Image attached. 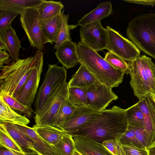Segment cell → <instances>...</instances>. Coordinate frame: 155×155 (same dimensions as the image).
I'll list each match as a JSON object with an SVG mask.
<instances>
[{
  "label": "cell",
  "mask_w": 155,
  "mask_h": 155,
  "mask_svg": "<svg viewBox=\"0 0 155 155\" xmlns=\"http://www.w3.org/2000/svg\"><path fill=\"white\" fill-rule=\"evenodd\" d=\"M125 113L126 109L114 106L102 110L98 117L68 134L101 143L110 139L119 141L128 126Z\"/></svg>",
  "instance_id": "6da1fadb"
},
{
  "label": "cell",
  "mask_w": 155,
  "mask_h": 155,
  "mask_svg": "<svg viewBox=\"0 0 155 155\" xmlns=\"http://www.w3.org/2000/svg\"><path fill=\"white\" fill-rule=\"evenodd\" d=\"M77 50L80 63L100 82L112 88L122 82L124 74L114 68L82 41L77 44Z\"/></svg>",
  "instance_id": "7a4b0ae2"
},
{
  "label": "cell",
  "mask_w": 155,
  "mask_h": 155,
  "mask_svg": "<svg viewBox=\"0 0 155 155\" xmlns=\"http://www.w3.org/2000/svg\"><path fill=\"white\" fill-rule=\"evenodd\" d=\"M126 32L129 40L155 60V13L135 17L129 22Z\"/></svg>",
  "instance_id": "3957f363"
},
{
  "label": "cell",
  "mask_w": 155,
  "mask_h": 155,
  "mask_svg": "<svg viewBox=\"0 0 155 155\" xmlns=\"http://www.w3.org/2000/svg\"><path fill=\"white\" fill-rule=\"evenodd\" d=\"M35 58L34 56L14 61L1 68L0 97H16L33 68Z\"/></svg>",
  "instance_id": "277c9868"
},
{
  "label": "cell",
  "mask_w": 155,
  "mask_h": 155,
  "mask_svg": "<svg viewBox=\"0 0 155 155\" xmlns=\"http://www.w3.org/2000/svg\"><path fill=\"white\" fill-rule=\"evenodd\" d=\"M48 66V70L35 97V115L41 111L58 88L66 82L67 71L64 66L59 67L56 64H49Z\"/></svg>",
  "instance_id": "5b68a950"
},
{
  "label": "cell",
  "mask_w": 155,
  "mask_h": 155,
  "mask_svg": "<svg viewBox=\"0 0 155 155\" xmlns=\"http://www.w3.org/2000/svg\"><path fill=\"white\" fill-rule=\"evenodd\" d=\"M20 15L21 25L31 46L43 50L44 45L49 41L41 29L38 11L35 8H28Z\"/></svg>",
  "instance_id": "8992f818"
},
{
  "label": "cell",
  "mask_w": 155,
  "mask_h": 155,
  "mask_svg": "<svg viewBox=\"0 0 155 155\" xmlns=\"http://www.w3.org/2000/svg\"><path fill=\"white\" fill-rule=\"evenodd\" d=\"M35 56L33 68L27 79L15 98L30 108L34 103L40 81L44 63L43 54L38 50Z\"/></svg>",
  "instance_id": "52a82bcc"
},
{
  "label": "cell",
  "mask_w": 155,
  "mask_h": 155,
  "mask_svg": "<svg viewBox=\"0 0 155 155\" xmlns=\"http://www.w3.org/2000/svg\"><path fill=\"white\" fill-rule=\"evenodd\" d=\"M107 42L105 49L127 61H132L140 56V51L132 41L107 26Z\"/></svg>",
  "instance_id": "ba28073f"
},
{
  "label": "cell",
  "mask_w": 155,
  "mask_h": 155,
  "mask_svg": "<svg viewBox=\"0 0 155 155\" xmlns=\"http://www.w3.org/2000/svg\"><path fill=\"white\" fill-rule=\"evenodd\" d=\"M68 97V83L65 82L58 89L41 111L34 117L38 126H54L56 116L63 102Z\"/></svg>",
  "instance_id": "9c48e42d"
},
{
  "label": "cell",
  "mask_w": 155,
  "mask_h": 155,
  "mask_svg": "<svg viewBox=\"0 0 155 155\" xmlns=\"http://www.w3.org/2000/svg\"><path fill=\"white\" fill-rule=\"evenodd\" d=\"M87 107L101 111L118 98L112 88L98 81L85 88Z\"/></svg>",
  "instance_id": "30bf717a"
},
{
  "label": "cell",
  "mask_w": 155,
  "mask_h": 155,
  "mask_svg": "<svg viewBox=\"0 0 155 155\" xmlns=\"http://www.w3.org/2000/svg\"><path fill=\"white\" fill-rule=\"evenodd\" d=\"M81 41L97 52L105 49L107 42L106 28L102 25L101 21H98L84 26L80 30Z\"/></svg>",
  "instance_id": "8fae6325"
},
{
  "label": "cell",
  "mask_w": 155,
  "mask_h": 155,
  "mask_svg": "<svg viewBox=\"0 0 155 155\" xmlns=\"http://www.w3.org/2000/svg\"><path fill=\"white\" fill-rule=\"evenodd\" d=\"M130 68V85L134 95L140 100L152 93L144 70L141 56L132 61H127Z\"/></svg>",
  "instance_id": "7c38bea8"
},
{
  "label": "cell",
  "mask_w": 155,
  "mask_h": 155,
  "mask_svg": "<svg viewBox=\"0 0 155 155\" xmlns=\"http://www.w3.org/2000/svg\"><path fill=\"white\" fill-rule=\"evenodd\" d=\"M102 111L87 107H77L73 114L61 127L60 130L69 134L98 117Z\"/></svg>",
  "instance_id": "4fadbf2b"
},
{
  "label": "cell",
  "mask_w": 155,
  "mask_h": 155,
  "mask_svg": "<svg viewBox=\"0 0 155 155\" xmlns=\"http://www.w3.org/2000/svg\"><path fill=\"white\" fill-rule=\"evenodd\" d=\"M15 124L20 131L31 140L35 150L39 154L41 155H58L53 145L42 138L33 128L27 125Z\"/></svg>",
  "instance_id": "5bb4252c"
},
{
  "label": "cell",
  "mask_w": 155,
  "mask_h": 155,
  "mask_svg": "<svg viewBox=\"0 0 155 155\" xmlns=\"http://www.w3.org/2000/svg\"><path fill=\"white\" fill-rule=\"evenodd\" d=\"M137 103L144 116V128L153 142L155 140V103L150 94Z\"/></svg>",
  "instance_id": "9a60e30c"
},
{
  "label": "cell",
  "mask_w": 155,
  "mask_h": 155,
  "mask_svg": "<svg viewBox=\"0 0 155 155\" xmlns=\"http://www.w3.org/2000/svg\"><path fill=\"white\" fill-rule=\"evenodd\" d=\"M77 44L74 42L66 41L57 49L54 53L59 62L67 69L80 63L77 53Z\"/></svg>",
  "instance_id": "2e32d148"
},
{
  "label": "cell",
  "mask_w": 155,
  "mask_h": 155,
  "mask_svg": "<svg viewBox=\"0 0 155 155\" xmlns=\"http://www.w3.org/2000/svg\"><path fill=\"white\" fill-rule=\"evenodd\" d=\"M72 137L76 150L83 155H113L102 143L82 137Z\"/></svg>",
  "instance_id": "e0dca14e"
},
{
  "label": "cell",
  "mask_w": 155,
  "mask_h": 155,
  "mask_svg": "<svg viewBox=\"0 0 155 155\" xmlns=\"http://www.w3.org/2000/svg\"><path fill=\"white\" fill-rule=\"evenodd\" d=\"M0 127L12 138L23 153H37L35 150L31 140L17 128L15 124L8 121L0 120Z\"/></svg>",
  "instance_id": "ac0fdd59"
},
{
  "label": "cell",
  "mask_w": 155,
  "mask_h": 155,
  "mask_svg": "<svg viewBox=\"0 0 155 155\" xmlns=\"http://www.w3.org/2000/svg\"><path fill=\"white\" fill-rule=\"evenodd\" d=\"M0 39L5 43L6 51L12 59L14 61L19 59V49H25L22 47L21 41L11 25L6 29L0 31Z\"/></svg>",
  "instance_id": "d6986e66"
},
{
  "label": "cell",
  "mask_w": 155,
  "mask_h": 155,
  "mask_svg": "<svg viewBox=\"0 0 155 155\" xmlns=\"http://www.w3.org/2000/svg\"><path fill=\"white\" fill-rule=\"evenodd\" d=\"M113 13L111 2L100 3L94 9L85 14L78 22V25L84 26L98 21H101Z\"/></svg>",
  "instance_id": "ffe728a7"
},
{
  "label": "cell",
  "mask_w": 155,
  "mask_h": 155,
  "mask_svg": "<svg viewBox=\"0 0 155 155\" xmlns=\"http://www.w3.org/2000/svg\"><path fill=\"white\" fill-rule=\"evenodd\" d=\"M64 10L55 17L45 20H40L41 29L51 45L55 43L60 32L62 19Z\"/></svg>",
  "instance_id": "44dd1931"
},
{
  "label": "cell",
  "mask_w": 155,
  "mask_h": 155,
  "mask_svg": "<svg viewBox=\"0 0 155 155\" xmlns=\"http://www.w3.org/2000/svg\"><path fill=\"white\" fill-rule=\"evenodd\" d=\"M42 0H0V10L20 14L28 8H36Z\"/></svg>",
  "instance_id": "7402d4cb"
},
{
  "label": "cell",
  "mask_w": 155,
  "mask_h": 155,
  "mask_svg": "<svg viewBox=\"0 0 155 155\" xmlns=\"http://www.w3.org/2000/svg\"><path fill=\"white\" fill-rule=\"evenodd\" d=\"M99 81L84 65L81 64L68 83L69 87L86 88Z\"/></svg>",
  "instance_id": "603a6c76"
},
{
  "label": "cell",
  "mask_w": 155,
  "mask_h": 155,
  "mask_svg": "<svg viewBox=\"0 0 155 155\" xmlns=\"http://www.w3.org/2000/svg\"><path fill=\"white\" fill-rule=\"evenodd\" d=\"M64 6L60 1L42 0L41 4L35 8L38 11L40 20L53 18L61 12Z\"/></svg>",
  "instance_id": "cb8c5ba5"
},
{
  "label": "cell",
  "mask_w": 155,
  "mask_h": 155,
  "mask_svg": "<svg viewBox=\"0 0 155 155\" xmlns=\"http://www.w3.org/2000/svg\"><path fill=\"white\" fill-rule=\"evenodd\" d=\"M0 120L25 125H27L30 122L25 115H20L15 111L1 97H0Z\"/></svg>",
  "instance_id": "d4e9b609"
},
{
  "label": "cell",
  "mask_w": 155,
  "mask_h": 155,
  "mask_svg": "<svg viewBox=\"0 0 155 155\" xmlns=\"http://www.w3.org/2000/svg\"><path fill=\"white\" fill-rule=\"evenodd\" d=\"M32 128L42 138L52 145L58 143L64 136L67 134L54 126H38L35 124Z\"/></svg>",
  "instance_id": "484cf974"
},
{
  "label": "cell",
  "mask_w": 155,
  "mask_h": 155,
  "mask_svg": "<svg viewBox=\"0 0 155 155\" xmlns=\"http://www.w3.org/2000/svg\"><path fill=\"white\" fill-rule=\"evenodd\" d=\"M125 114L128 125L144 128V116L138 103L126 109Z\"/></svg>",
  "instance_id": "4316f807"
},
{
  "label": "cell",
  "mask_w": 155,
  "mask_h": 155,
  "mask_svg": "<svg viewBox=\"0 0 155 155\" xmlns=\"http://www.w3.org/2000/svg\"><path fill=\"white\" fill-rule=\"evenodd\" d=\"M77 108L67 98L65 99L62 103L56 116L54 127L60 130L61 127L73 114Z\"/></svg>",
  "instance_id": "83f0119b"
},
{
  "label": "cell",
  "mask_w": 155,
  "mask_h": 155,
  "mask_svg": "<svg viewBox=\"0 0 155 155\" xmlns=\"http://www.w3.org/2000/svg\"><path fill=\"white\" fill-rule=\"evenodd\" d=\"M67 99L76 107H87L85 88L68 87Z\"/></svg>",
  "instance_id": "f1b7e54d"
},
{
  "label": "cell",
  "mask_w": 155,
  "mask_h": 155,
  "mask_svg": "<svg viewBox=\"0 0 155 155\" xmlns=\"http://www.w3.org/2000/svg\"><path fill=\"white\" fill-rule=\"evenodd\" d=\"M69 17L68 14H64L62 16L61 30L54 45V49H58L65 42L71 41L70 31L76 28L78 25H68Z\"/></svg>",
  "instance_id": "f546056e"
},
{
  "label": "cell",
  "mask_w": 155,
  "mask_h": 155,
  "mask_svg": "<svg viewBox=\"0 0 155 155\" xmlns=\"http://www.w3.org/2000/svg\"><path fill=\"white\" fill-rule=\"evenodd\" d=\"M53 146L58 155H73L76 149L72 136L67 133Z\"/></svg>",
  "instance_id": "4dcf8cb0"
},
{
  "label": "cell",
  "mask_w": 155,
  "mask_h": 155,
  "mask_svg": "<svg viewBox=\"0 0 155 155\" xmlns=\"http://www.w3.org/2000/svg\"><path fill=\"white\" fill-rule=\"evenodd\" d=\"M115 69L128 74L130 73V68L127 61L114 53L108 51L104 58Z\"/></svg>",
  "instance_id": "1f68e13d"
},
{
  "label": "cell",
  "mask_w": 155,
  "mask_h": 155,
  "mask_svg": "<svg viewBox=\"0 0 155 155\" xmlns=\"http://www.w3.org/2000/svg\"><path fill=\"white\" fill-rule=\"evenodd\" d=\"M144 70L151 88L155 94V64L151 58L145 55L141 56Z\"/></svg>",
  "instance_id": "d6a6232c"
},
{
  "label": "cell",
  "mask_w": 155,
  "mask_h": 155,
  "mask_svg": "<svg viewBox=\"0 0 155 155\" xmlns=\"http://www.w3.org/2000/svg\"><path fill=\"white\" fill-rule=\"evenodd\" d=\"M0 97H2L11 108L21 112L28 118H30L32 116L33 112L32 108L28 107L10 95L6 94Z\"/></svg>",
  "instance_id": "836d02e7"
},
{
  "label": "cell",
  "mask_w": 155,
  "mask_h": 155,
  "mask_svg": "<svg viewBox=\"0 0 155 155\" xmlns=\"http://www.w3.org/2000/svg\"><path fill=\"white\" fill-rule=\"evenodd\" d=\"M119 141L122 144L134 146L145 148L138 141L136 137L134 131L128 125L126 130L120 138Z\"/></svg>",
  "instance_id": "e575fe53"
},
{
  "label": "cell",
  "mask_w": 155,
  "mask_h": 155,
  "mask_svg": "<svg viewBox=\"0 0 155 155\" xmlns=\"http://www.w3.org/2000/svg\"><path fill=\"white\" fill-rule=\"evenodd\" d=\"M0 144L9 149L23 152L18 145L1 127H0Z\"/></svg>",
  "instance_id": "d590c367"
},
{
  "label": "cell",
  "mask_w": 155,
  "mask_h": 155,
  "mask_svg": "<svg viewBox=\"0 0 155 155\" xmlns=\"http://www.w3.org/2000/svg\"><path fill=\"white\" fill-rule=\"evenodd\" d=\"M130 126L134 131L138 141L144 147L147 148L153 142L144 128Z\"/></svg>",
  "instance_id": "8d00e7d4"
},
{
  "label": "cell",
  "mask_w": 155,
  "mask_h": 155,
  "mask_svg": "<svg viewBox=\"0 0 155 155\" xmlns=\"http://www.w3.org/2000/svg\"><path fill=\"white\" fill-rule=\"evenodd\" d=\"M102 144L113 155H126L122 144L115 139L107 140Z\"/></svg>",
  "instance_id": "74e56055"
},
{
  "label": "cell",
  "mask_w": 155,
  "mask_h": 155,
  "mask_svg": "<svg viewBox=\"0 0 155 155\" xmlns=\"http://www.w3.org/2000/svg\"><path fill=\"white\" fill-rule=\"evenodd\" d=\"M18 15L13 12L0 10V31L8 28Z\"/></svg>",
  "instance_id": "f35d334b"
},
{
  "label": "cell",
  "mask_w": 155,
  "mask_h": 155,
  "mask_svg": "<svg viewBox=\"0 0 155 155\" xmlns=\"http://www.w3.org/2000/svg\"><path fill=\"white\" fill-rule=\"evenodd\" d=\"M126 155H149L147 148L122 144Z\"/></svg>",
  "instance_id": "ab89813d"
},
{
  "label": "cell",
  "mask_w": 155,
  "mask_h": 155,
  "mask_svg": "<svg viewBox=\"0 0 155 155\" xmlns=\"http://www.w3.org/2000/svg\"><path fill=\"white\" fill-rule=\"evenodd\" d=\"M0 155H37L35 153H25L11 150L0 144Z\"/></svg>",
  "instance_id": "60d3db41"
},
{
  "label": "cell",
  "mask_w": 155,
  "mask_h": 155,
  "mask_svg": "<svg viewBox=\"0 0 155 155\" xmlns=\"http://www.w3.org/2000/svg\"><path fill=\"white\" fill-rule=\"evenodd\" d=\"M9 54L5 51L0 50V68H1L4 64H8L12 59H9Z\"/></svg>",
  "instance_id": "b9f144b4"
},
{
  "label": "cell",
  "mask_w": 155,
  "mask_h": 155,
  "mask_svg": "<svg viewBox=\"0 0 155 155\" xmlns=\"http://www.w3.org/2000/svg\"><path fill=\"white\" fill-rule=\"evenodd\" d=\"M123 1L144 5H155V0H124Z\"/></svg>",
  "instance_id": "7bdbcfd3"
},
{
  "label": "cell",
  "mask_w": 155,
  "mask_h": 155,
  "mask_svg": "<svg viewBox=\"0 0 155 155\" xmlns=\"http://www.w3.org/2000/svg\"><path fill=\"white\" fill-rule=\"evenodd\" d=\"M147 149L149 155H155V140Z\"/></svg>",
  "instance_id": "ee69618b"
},
{
  "label": "cell",
  "mask_w": 155,
  "mask_h": 155,
  "mask_svg": "<svg viewBox=\"0 0 155 155\" xmlns=\"http://www.w3.org/2000/svg\"><path fill=\"white\" fill-rule=\"evenodd\" d=\"M0 50L6 51V46L2 40L0 39Z\"/></svg>",
  "instance_id": "f6af8a7d"
},
{
  "label": "cell",
  "mask_w": 155,
  "mask_h": 155,
  "mask_svg": "<svg viewBox=\"0 0 155 155\" xmlns=\"http://www.w3.org/2000/svg\"><path fill=\"white\" fill-rule=\"evenodd\" d=\"M73 155H83L79 152H78V150H77L76 149L74 151V152L73 153Z\"/></svg>",
  "instance_id": "bcb514c9"
},
{
  "label": "cell",
  "mask_w": 155,
  "mask_h": 155,
  "mask_svg": "<svg viewBox=\"0 0 155 155\" xmlns=\"http://www.w3.org/2000/svg\"><path fill=\"white\" fill-rule=\"evenodd\" d=\"M150 95L152 98L155 103V94L151 93Z\"/></svg>",
  "instance_id": "7dc6e473"
}]
</instances>
